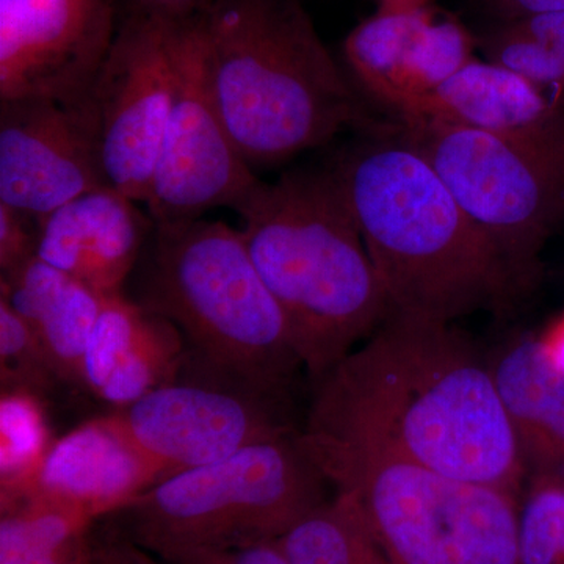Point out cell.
I'll return each mask as SVG.
<instances>
[{"label":"cell","mask_w":564,"mask_h":564,"mask_svg":"<svg viewBox=\"0 0 564 564\" xmlns=\"http://www.w3.org/2000/svg\"><path fill=\"white\" fill-rule=\"evenodd\" d=\"M436 7L399 13L377 11L344 41L345 74L359 96L391 110L402 95L423 32Z\"/></svg>","instance_id":"cell-19"},{"label":"cell","mask_w":564,"mask_h":564,"mask_svg":"<svg viewBox=\"0 0 564 564\" xmlns=\"http://www.w3.org/2000/svg\"><path fill=\"white\" fill-rule=\"evenodd\" d=\"M199 2H202L203 9L206 10L210 6L212 0H199Z\"/></svg>","instance_id":"cell-34"},{"label":"cell","mask_w":564,"mask_h":564,"mask_svg":"<svg viewBox=\"0 0 564 564\" xmlns=\"http://www.w3.org/2000/svg\"><path fill=\"white\" fill-rule=\"evenodd\" d=\"M475 2L496 21V24L564 11V0H475Z\"/></svg>","instance_id":"cell-29"},{"label":"cell","mask_w":564,"mask_h":564,"mask_svg":"<svg viewBox=\"0 0 564 564\" xmlns=\"http://www.w3.org/2000/svg\"><path fill=\"white\" fill-rule=\"evenodd\" d=\"M315 384L306 452L389 456L518 496L525 467L488 361L451 323L391 313Z\"/></svg>","instance_id":"cell-1"},{"label":"cell","mask_w":564,"mask_h":564,"mask_svg":"<svg viewBox=\"0 0 564 564\" xmlns=\"http://www.w3.org/2000/svg\"><path fill=\"white\" fill-rule=\"evenodd\" d=\"M133 6L170 20H187L204 11L199 0H133Z\"/></svg>","instance_id":"cell-31"},{"label":"cell","mask_w":564,"mask_h":564,"mask_svg":"<svg viewBox=\"0 0 564 564\" xmlns=\"http://www.w3.org/2000/svg\"><path fill=\"white\" fill-rule=\"evenodd\" d=\"M202 13L182 25L173 107L143 203L155 223L196 220L215 207L236 212L262 182L234 143L215 101Z\"/></svg>","instance_id":"cell-10"},{"label":"cell","mask_w":564,"mask_h":564,"mask_svg":"<svg viewBox=\"0 0 564 564\" xmlns=\"http://www.w3.org/2000/svg\"><path fill=\"white\" fill-rule=\"evenodd\" d=\"M124 193L102 185L41 220L39 258L101 295L124 292L155 221Z\"/></svg>","instance_id":"cell-15"},{"label":"cell","mask_w":564,"mask_h":564,"mask_svg":"<svg viewBox=\"0 0 564 564\" xmlns=\"http://www.w3.org/2000/svg\"><path fill=\"white\" fill-rule=\"evenodd\" d=\"M236 212L252 262L317 384L391 314L358 226L325 169L261 182Z\"/></svg>","instance_id":"cell-4"},{"label":"cell","mask_w":564,"mask_h":564,"mask_svg":"<svg viewBox=\"0 0 564 564\" xmlns=\"http://www.w3.org/2000/svg\"><path fill=\"white\" fill-rule=\"evenodd\" d=\"M477 40L485 61L513 70L564 106V58L552 47L522 31L514 22L494 24Z\"/></svg>","instance_id":"cell-23"},{"label":"cell","mask_w":564,"mask_h":564,"mask_svg":"<svg viewBox=\"0 0 564 564\" xmlns=\"http://www.w3.org/2000/svg\"><path fill=\"white\" fill-rule=\"evenodd\" d=\"M326 166L358 226L391 313L451 323L502 310L518 282L429 161L392 122L359 131Z\"/></svg>","instance_id":"cell-2"},{"label":"cell","mask_w":564,"mask_h":564,"mask_svg":"<svg viewBox=\"0 0 564 564\" xmlns=\"http://www.w3.org/2000/svg\"><path fill=\"white\" fill-rule=\"evenodd\" d=\"M514 24L534 39L543 41L564 58V11L527 18V20L514 21Z\"/></svg>","instance_id":"cell-30"},{"label":"cell","mask_w":564,"mask_h":564,"mask_svg":"<svg viewBox=\"0 0 564 564\" xmlns=\"http://www.w3.org/2000/svg\"><path fill=\"white\" fill-rule=\"evenodd\" d=\"M306 454L359 508L389 564H519L516 494L389 456Z\"/></svg>","instance_id":"cell-7"},{"label":"cell","mask_w":564,"mask_h":564,"mask_svg":"<svg viewBox=\"0 0 564 564\" xmlns=\"http://www.w3.org/2000/svg\"><path fill=\"white\" fill-rule=\"evenodd\" d=\"M0 373L3 391L39 393L62 380L29 323L0 299Z\"/></svg>","instance_id":"cell-25"},{"label":"cell","mask_w":564,"mask_h":564,"mask_svg":"<svg viewBox=\"0 0 564 564\" xmlns=\"http://www.w3.org/2000/svg\"><path fill=\"white\" fill-rule=\"evenodd\" d=\"M102 185L107 182L84 104L0 101V203L43 220Z\"/></svg>","instance_id":"cell-13"},{"label":"cell","mask_w":564,"mask_h":564,"mask_svg":"<svg viewBox=\"0 0 564 564\" xmlns=\"http://www.w3.org/2000/svg\"><path fill=\"white\" fill-rule=\"evenodd\" d=\"M39 393L3 391L0 399V497L31 478L51 447Z\"/></svg>","instance_id":"cell-22"},{"label":"cell","mask_w":564,"mask_h":564,"mask_svg":"<svg viewBox=\"0 0 564 564\" xmlns=\"http://www.w3.org/2000/svg\"><path fill=\"white\" fill-rule=\"evenodd\" d=\"M555 362L564 370V323L555 334L554 343L547 344Z\"/></svg>","instance_id":"cell-33"},{"label":"cell","mask_w":564,"mask_h":564,"mask_svg":"<svg viewBox=\"0 0 564 564\" xmlns=\"http://www.w3.org/2000/svg\"><path fill=\"white\" fill-rule=\"evenodd\" d=\"M525 473L564 478V370L551 348L529 334L488 359Z\"/></svg>","instance_id":"cell-17"},{"label":"cell","mask_w":564,"mask_h":564,"mask_svg":"<svg viewBox=\"0 0 564 564\" xmlns=\"http://www.w3.org/2000/svg\"><path fill=\"white\" fill-rule=\"evenodd\" d=\"M115 0H0V101H87L117 35Z\"/></svg>","instance_id":"cell-12"},{"label":"cell","mask_w":564,"mask_h":564,"mask_svg":"<svg viewBox=\"0 0 564 564\" xmlns=\"http://www.w3.org/2000/svg\"><path fill=\"white\" fill-rule=\"evenodd\" d=\"M41 220L0 203V269L9 274L39 256Z\"/></svg>","instance_id":"cell-26"},{"label":"cell","mask_w":564,"mask_h":564,"mask_svg":"<svg viewBox=\"0 0 564 564\" xmlns=\"http://www.w3.org/2000/svg\"><path fill=\"white\" fill-rule=\"evenodd\" d=\"M395 121L530 135L564 126V106L513 70L488 61L467 63L436 90L392 111Z\"/></svg>","instance_id":"cell-16"},{"label":"cell","mask_w":564,"mask_h":564,"mask_svg":"<svg viewBox=\"0 0 564 564\" xmlns=\"http://www.w3.org/2000/svg\"><path fill=\"white\" fill-rule=\"evenodd\" d=\"M378 11L383 13H399V11H413L434 6V0H375Z\"/></svg>","instance_id":"cell-32"},{"label":"cell","mask_w":564,"mask_h":564,"mask_svg":"<svg viewBox=\"0 0 564 564\" xmlns=\"http://www.w3.org/2000/svg\"><path fill=\"white\" fill-rule=\"evenodd\" d=\"M281 404L280 397L204 375L162 386L117 415L166 478L293 434Z\"/></svg>","instance_id":"cell-11"},{"label":"cell","mask_w":564,"mask_h":564,"mask_svg":"<svg viewBox=\"0 0 564 564\" xmlns=\"http://www.w3.org/2000/svg\"><path fill=\"white\" fill-rule=\"evenodd\" d=\"M519 564H564V478L532 477L519 505Z\"/></svg>","instance_id":"cell-24"},{"label":"cell","mask_w":564,"mask_h":564,"mask_svg":"<svg viewBox=\"0 0 564 564\" xmlns=\"http://www.w3.org/2000/svg\"><path fill=\"white\" fill-rule=\"evenodd\" d=\"M169 564H289L280 540L231 549H206L165 560Z\"/></svg>","instance_id":"cell-27"},{"label":"cell","mask_w":564,"mask_h":564,"mask_svg":"<svg viewBox=\"0 0 564 564\" xmlns=\"http://www.w3.org/2000/svg\"><path fill=\"white\" fill-rule=\"evenodd\" d=\"M88 564H158V562L152 558L151 552L131 543L121 534L110 532L101 540H90Z\"/></svg>","instance_id":"cell-28"},{"label":"cell","mask_w":564,"mask_h":564,"mask_svg":"<svg viewBox=\"0 0 564 564\" xmlns=\"http://www.w3.org/2000/svg\"><path fill=\"white\" fill-rule=\"evenodd\" d=\"M289 564H389L359 508L336 494L280 540Z\"/></svg>","instance_id":"cell-21"},{"label":"cell","mask_w":564,"mask_h":564,"mask_svg":"<svg viewBox=\"0 0 564 564\" xmlns=\"http://www.w3.org/2000/svg\"><path fill=\"white\" fill-rule=\"evenodd\" d=\"M2 299L39 336L62 380L80 384L85 348L104 295L35 256L2 274Z\"/></svg>","instance_id":"cell-18"},{"label":"cell","mask_w":564,"mask_h":564,"mask_svg":"<svg viewBox=\"0 0 564 564\" xmlns=\"http://www.w3.org/2000/svg\"><path fill=\"white\" fill-rule=\"evenodd\" d=\"M137 265L135 302L180 328L203 375L284 397L302 359L240 229L155 223Z\"/></svg>","instance_id":"cell-5"},{"label":"cell","mask_w":564,"mask_h":564,"mask_svg":"<svg viewBox=\"0 0 564 564\" xmlns=\"http://www.w3.org/2000/svg\"><path fill=\"white\" fill-rule=\"evenodd\" d=\"M525 289L538 254L564 220V126L530 135L393 121Z\"/></svg>","instance_id":"cell-8"},{"label":"cell","mask_w":564,"mask_h":564,"mask_svg":"<svg viewBox=\"0 0 564 564\" xmlns=\"http://www.w3.org/2000/svg\"><path fill=\"white\" fill-rule=\"evenodd\" d=\"M215 101L252 170L373 128L302 0H212L202 13Z\"/></svg>","instance_id":"cell-3"},{"label":"cell","mask_w":564,"mask_h":564,"mask_svg":"<svg viewBox=\"0 0 564 564\" xmlns=\"http://www.w3.org/2000/svg\"><path fill=\"white\" fill-rule=\"evenodd\" d=\"M161 480V469L133 443L115 413L84 422L54 441L31 478L0 500L2 510L44 502L79 510L98 521Z\"/></svg>","instance_id":"cell-14"},{"label":"cell","mask_w":564,"mask_h":564,"mask_svg":"<svg viewBox=\"0 0 564 564\" xmlns=\"http://www.w3.org/2000/svg\"><path fill=\"white\" fill-rule=\"evenodd\" d=\"M79 510L22 502L2 510L0 564H88L91 525Z\"/></svg>","instance_id":"cell-20"},{"label":"cell","mask_w":564,"mask_h":564,"mask_svg":"<svg viewBox=\"0 0 564 564\" xmlns=\"http://www.w3.org/2000/svg\"><path fill=\"white\" fill-rule=\"evenodd\" d=\"M299 433L170 475L113 514V532L163 560L281 540L326 502Z\"/></svg>","instance_id":"cell-6"},{"label":"cell","mask_w":564,"mask_h":564,"mask_svg":"<svg viewBox=\"0 0 564 564\" xmlns=\"http://www.w3.org/2000/svg\"><path fill=\"white\" fill-rule=\"evenodd\" d=\"M184 21L133 6L84 102L107 185L140 204L173 107Z\"/></svg>","instance_id":"cell-9"}]
</instances>
